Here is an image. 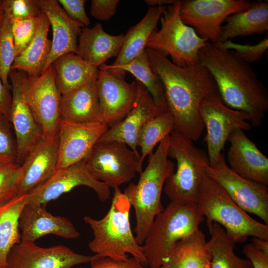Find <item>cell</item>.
<instances>
[{
  "instance_id": "1",
  "label": "cell",
  "mask_w": 268,
  "mask_h": 268,
  "mask_svg": "<svg viewBox=\"0 0 268 268\" xmlns=\"http://www.w3.org/2000/svg\"><path fill=\"white\" fill-rule=\"evenodd\" d=\"M145 50L150 66L163 84L168 110L175 120L174 131L193 141L198 140L204 129L199 113L200 104L219 92L212 75L200 61L180 67L165 54Z\"/></svg>"
},
{
  "instance_id": "2",
  "label": "cell",
  "mask_w": 268,
  "mask_h": 268,
  "mask_svg": "<svg viewBox=\"0 0 268 268\" xmlns=\"http://www.w3.org/2000/svg\"><path fill=\"white\" fill-rule=\"evenodd\" d=\"M199 57L212 75L224 104L247 113L251 126H260L268 109V93L250 65L218 43L208 42Z\"/></svg>"
},
{
  "instance_id": "3",
  "label": "cell",
  "mask_w": 268,
  "mask_h": 268,
  "mask_svg": "<svg viewBox=\"0 0 268 268\" xmlns=\"http://www.w3.org/2000/svg\"><path fill=\"white\" fill-rule=\"evenodd\" d=\"M131 205L119 187L114 189L111 207L100 219L89 216L83 217L91 228L94 238L88 244L96 255L115 260L127 259L130 254L147 266L142 245L134 236L131 226Z\"/></svg>"
},
{
  "instance_id": "4",
  "label": "cell",
  "mask_w": 268,
  "mask_h": 268,
  "mask_svg": "<svg viewBox=\"0 0 268 268\" xmlns=\"http://www.w3.org/2000/svg\"><path fill=\"white\" fill-rule=\"evenodd\" d=\"M169 135L162 140L155 152L149 156L146 168L139 174L137 184L131 183L124 193L134 209L135 239L142 245L156 217L163 209L161 196L167 178L175 171L174 163L168 159Z\"/></svg>"
},
{
  "instance_id": "5",
  "label": "cell",
  "mask_w": 268,
  "mask_h": 268,
  "mask_svg": "<svg viewBox=\"0 0 268 268\" xmlns=\"http://www.w3.org/2000/svg\"><path fill=\"white\" fill-rule=\"evenodd\" d=\"M196 204L200 214L207 218L206 223L219 224L234 243L245 242L249 237L268 240V224L249 216L205 174L199 187Z\"/></svg>"
},
{
  "instance_id": "6",
  "label": "cell",
  "mask_w": 268,
  "mask_h": 268,
  "mask_svg": "<svg viewBox=\"0 0 268 268\" xmlns=\"http://www.w3.org/2000/svg\"><path fill=\"white\" fill-rule=\"evenodd\" d=\"M203 219L196 203L171 201L156 216L142 245L149 268H160L176 244L199 229Z\"/></svg>"
},
{
  "instance_id": "7",
  "label": "cell",
  "mask_w": 268,
  "mask_h": 268,
  "mask_svg": "<svg viewBox=\"0 0 268 268\" xmlns=\"http://www.w3.org/2000/svg\"><path fill=\"white\" fill-rule=\"evenodd\" d=\"M168 156L176 160L177 168L166 180L165 194L171 201L196 203L200 182L209 165L207 153L174 130L169 135Z\"/></svg>"
},
{
  "instance_id": "8",
  "label": "cell",
  "mask_w": 268,
  "mask_h": 268,
  "mask_svg": "<svg viewBox=\"0 0 268 268\" xmlns=\"http://www.w3.org/2000/svg\"><path fill=\"white\" fill-rule=\"evenodd\" d=\"M181 3L182 0H175L166 6L160 18L161 27L151 34L146 49L169 55L173 64L184 67L200 61V50L208 41L182 21L180 16Z\"/></svg>"
},
{
  "instance_id": "9",
  "label": "cell",
  "mask_w": 268,
  "mask_h": 268,
  "mask_svg": "<svg viewBox=\"0 0 268 268\" xmlns=\"http://www.w3.org/2000/svg\"><path fill=\"white\" fill-rule=\"evenodd\" d=\"M140 154L123 142H97L83 159L90 174L97 180L113 189L130 182L140 173Z\"/></svg>"
},
{
  "instance_id": "10",
  "label": "cell",
  "mask_w": 268,
  "mask_h": 268,
  "mask_svg": "<svg viewBox=\"0 0 268 268\" xmlns=\"http://www.w3.org/2000/svg\"><path fill=\"white\" fill-rule=\"evenodd\" d=\"M199 113L206 129L207 154L209 166H212L217 162L231 133L236 129L251 130L249 116L225 104L219 92L202 100Z\"/></svg>"
},
{
  "instance_id": "11",
  "label": "cell",
  "mask_w": 268,
  "mask_h": 268,
  "mask_svg": "<svg viewBox=\"0 0 268 268\" xmlns=\"http://www.w3.org/2000/svg\"><path fill=\"white\" fill-rule=\"evenodd\" d=\"M205 174L218 184L243 210L257 215L268 224V186L236 173L227 165L222 153L214 165L206 167Z\"/></svg>"
},
{
  "instance_id": "12",
  "label": "cell",
  "mask_w": 268,
  "mask_h": 268,
  "mask_svg": "<svg viewBox=\"0 0 268 268\" xmlns=\"http://www.w3.org/2000/svg\"><path fill=\"white\" fill-rule=\"evenodd\" d=\"M96 80L100 122L112 128L121 122L133 108L137 95L136 80L128 83L126 72L104 64Z\"/></svg>"
},
{
  "instance_id": "13",
  "label": "cell",
  "mask_w": 268,
  "mask_h": 268,
  "mask_svg": "<svg viewBox=\"0 0 268 268\" xmlns=\"http://www.w3.org/2000/svg\"><path fill=\"white\" fill-rule=\"evenodd\" d=\"M251 3L249 0H183L180 16L200 37L217 44L227 17L246 8Z\"/></svg>"
},
{
  "instance_id": "14",
  "label": "cell",
  "mask_w": 268,
  "mask_h": 268,
  "mask_svg": "<svg viewBox=\"0 0 268 268\" xmlns=\"http://www.w3.org/2000/svg\"><path fill=\"white\" fill-rule=\"evenodd\" d=\"M25 93L44 137L52 139L58 136L62 95L56 83L53 66L51 65L38 76L27 74Z\"/></svg>"
},
{
  "instance_id": "15",
  "label": "cell",
  "mask_w": 268,
  "mask_h": 268,
  "mask_svg": "<svg viewBox=\"0 0 268 268\" xmlns=\"http://www.w3.org/2000/svg\"><path fill=\"white\" fill-rule=\"evenodd\" d=\"M80 186L93 189L102 202L110 198V188L90 174L82 160L67 167L57 169L52 176L27 194V203L44 205Z\"/></svg>"
},
{
  "instance_id": "16",
  "label": "cell",
  "mask_w": 268,
  "mask_h": 268,
  "mask_svg": "<svg viewBox=\"0 0 268 268\" xmlns=\"http://www.w3.org/2000/svg\"><path fill=\"white\" fill-rule=\"evenodd\" d=\"M26 76L24 72L16 69H10L8 75L12 92L10 121L17 143V163L20 165L31 149L44 137L42 129L36 121L25 96Z\"/></svg>"
},
{
  "instance_id": "17",
  "label": "cell",
  "mask_w": 268,
  "mask_h": 268,
  "mask_svg": "<svg viewBox=\"0 0 268 268\" xmlns=\"http://www.w3.org/2000/svg\"><path fill=\"white\" fill-rule=\"evenodd\" d=\"M100 256L78 254L64 245L41 247L35 242H20L10 250L7 268H71L90 263Z\"/></svg>"
},
{
  "instance_id": "18",
  "label": "cell",
  "mask_w": 268,
  "mask_h": 268,
  "mask_svg": "<svg viewBox=\"0 0 268 268\" xmlns=\"http://www.w3.org/2000/svg\"><path fill=\"white\" fill-rule=\"evenodd\" d=\"M109 127L104 123H70L60 120L57 169L70 166L83 159Z\"/></svg>"
},
{
  "instance_id": "19",
  "label": "cell",
  "mask_w": 268,
  "mask_h": 268,
  "mask_svg": "<svg viewBox=\"0 0 268 268\" xmlns=\"http://www.w3.org/2000/svg\"><path fill=\"white\" fill-rule=\"evenodd\" d=\"M135 80L137 95L133 108L121 122L109 128L97 142H121L132 150H137L138 137L142 128L155 117L167 111L158 107L146 88Z\"/></svg>"
},
{
  "instance_id": "20",
  "label": "cell",
  "mask_w": 268,
  "mask_h": 268,
  "mask_svg": "<svg viewBox=\"0 0 268 268\" xmlns=\"http://www.w3.org/2000/svg\"><path fill=\"white\" fill-rule=\"evenodd\" d=\"M58 136L44 137L28 153L20 165L17 196L28 194L56 171L58 163Z\"/></svg>"
},
{
  "instance_id": "21",
  "label": "cell",
  "mask_w": 268,
  "mask_h": 268,
  "mask_svg": "<svg viewBox=\"0 0 268 268\" xmlns=\"http://www.w3.org/2000/svg\"><path fill=\"white\" fill-rule=\"evenodd\" d=\"M227 141L230 143L227 160L229 168L240 176L268 185V158L241 129L234 130Z\"/></svg>"
},
{
  "instance_id": "22",
  "label": "cell",
  "mask_w": 268,
  "mask_h": 268,
  "mask_svg": "<svg viewBox=\"0 0 268 268\" xmlns=\"http://www.w3.org/2000/svg\"><path fill=\"white\" fill-rule=\"evenodd\" d=\"M47 17L53 31L50 53L44 72L60 56L67 53L77 54L79 36L84 27L70 18L57 0H37Z\"/></svg>"
},
{
  "instance_id": "23",
  "label": "cell",
  "mask_w": 268,
  "mask_h": 268,
  "mask_svg": "<svg viewBox=\"0 0 268 268\" xmlns=\"http://www.w3.org/2000/svg\"><path fill=\"white\" fill-rule=\"evenodd\" d=\"M21 242H35L47 235H55L63 238L76 239L79 236L73 224L65 217L55 216L43 205L27 203L19 220Z\"/></svg>"
},
{
  "instance_id": "24",
  "label": "cell",
  "mask_w": 268,
  "mask_h": 268,
  "mask_svg": "<svg viewBox=\"0 0 268 268\" xmlns=\"http://www.w3.org/2000/svg\"><path fill=\"white\" fill-rule=\"evenodd\" d=\"M124 36V34L112 35L107 33L99 23L92 28L84 27L78 39L76 54L99 68L109 59L119 55Z\"/></svg>"
},
{
  "instance_id": "25",
  "label": "cell",
  "mask_w": 268,
  "mask_h": 268,
  "mask_svg": "<svg viewBox=\"0 0 268 268\" xmlns=\"http://www.w3.org/2000/svg\"><path fill=\"white\" fill-rule=\"evenodd\" d=\"M96 80L94 79L62 95L61 120L75 123L100 122Z\"/></svg>"
},
{
  "instance_id": "26",
  "label": "cell",
  "mask_w": 268,
  "mask_h": 268,
  "mask_svg": "<svg viewBox=\"0 0 268 268\" xmlns=\"http://www.w3.org/2000/svg\"><path fill=\"white\" fill-rule=\"evenodd\" d=\"M222 26L220 42L238 36L263 35L268 30V2H251L246 8L230 15Z\"/></svg>"
},
{
  "instance_id": "27",
  "label": "cell",
  "mask_w": 268,
  "mask_h": 268,
  "mask_svg": "<svg viewBox=\"0 0 268 268\" xmlns=\"http://www.w3.org/2000/svg\"><path fill=\"white\" fill-rule=\"evenodd\" d=\"M50 26L47 17L42 11L33 38L27 47L15 58L11 69L22 71L33 77L38 76L43 72L52 45V40L48 36Z\"/></svg>"
},
{
  "instance_id": "28",
  "label": "cell",
  "mask_w": 268,
  "mask_h": 268,
  "mask_svg": "<svg viewBox=\"0 0 268 268\" xmlns=\"http://www.w3.org/2000/svg\"><path fill=\"white\" fill-rule=\"evenodd\" d=\"M166 6L149 7L142 19L131 27L124 36L122 48L115 62L109 65L115 68L124 65L142 53Z\"/></svg>"
},
{
  "instance_id": "29",
  "label": "cell",
  "mask_w": 268,
  "mask_h": 268,
  "mask_svg": "<svg viewBox=\"0 0 268 268\" xmlns=\"http://www.w3.org/2000/svg\"><path fill=\"white\" fill-rule=\"evenodd\" d=\"M161 268H211V255L203 233L197 230L175 245Z\"/></svg>"
},
{
  "instance_id": "30",
  "label": "cell",
  "mask_w": 268,
  "mask_h": 268,
  "mask_svg": "<svg viewBox=\"0 0 268 268\" xmlns=\"http://www.w3.org/2000/svg\"><path fill=\"white\" fill-rule=\"evenodd\" d=\"M55 71V80L61 95L97 79L99 68L85 61L73 53L57 59L52 65Z\"/></svg>"
},
{
  "instance_id": "31",
  "label": "cell",
  "mask_w": 268,
  "mask_h": 268,
  "mask_svg": "<svg viewBox=\"0 0 268 268\" xmlns=\"http://www.w3.org/2000/svg\"><path fill=\"white\" fill-rule=\"evenodd\" d=\"M27 203V194L17 196L0 206V268H7V258L12 247L21 242L19 220Z\"/></svg>"
},
{
  "instance_id": "32",
  "label": "cell",
  "mask_w": 268,
  "mask_h": 268,
  "mask_svg": "<svg viewBox=\"0 0 268 268\" xmlns=\"http://www.w3.org/2000/svg\"><path fill=\"white\" fill-rule=\"evenodd\" d=\"M206 224L210 235L207 247L211 255V268H253L248 259L235 254V243L221 226L215 222Z\"/></svg>"
},
{
  "instance_id": "33",
  "label": "cell",
  "mask_w": 268,
  "mask_h": 268,
  "mask_svg": "<svg viewBox=\"0 0 268 268\" xmlns=\"http://www.w3.org/2000/svg\"><path fill=\"white\" fill-rule=\"evenodd\" d=\"M107 65L110 68L131 73L148 91L156 105L163 110L168 111L163 84L150 66L146 50L122 66L113 68Z\"/></svg>"
},
{
  "instance_id": "34",
  "label": "cell",
  "mask_w": 268,
  "mask_h": 268,
  "mask_svg": "<svg viewBox=\"0 0 268 268\" xmlns=\"http://www.w3.org/2000/svg\"><path fill=\"white\" fill-rule=\"evenodd\" d=\"M175 129V120L169 111L164 112L148 122L141 129L137 140V146L141 149L140 166L145 157L153 154L155 146Z\"/></svg>"
},
{
  "instance_id": "35",
  "label": "cell",
  "mask_w": 268,
  "mask_h": 268,
  "mask_svg": "<svg viewBox=\"0 0 268 268\" xmlns=\"http://www.w3.org/2000/svg\"><path fill=\"white\" fill-rule=\"evenodd\" d=\"M15 59V48L9 18L4 15L0 26V76L3 84L11 86L8 75Z\"/></svg>"
},
{
  "instance_id": "36",
  "label": "cell",
  "mask_w": 268,
  "mask_h": 268,
  "mask_svg": "<svg viewBox=\"0 0 268 268\" xmlns=\"http://www.w3.org/2000/svg\"><path fill=\"white\" fill-rule=\"evenodd\" d=\"M20 165L0 161V206L17 196Z\"/></svg>"
},
{
  "instance_id": "37",
  "label": "cell",
  "mask_w": 268,
  "mask_h": 268,
  "mask_svg": "<svg viewBox=\"0 0 268 268\" xmlns=\"http://www.w3.org/2000/svg\"><path fill=\"white\" fill-rule=\"evenodd\" d=\"M39 16L22 19L9 18L14 44L15 58L27 47L33 38L37 29Z\"/></svg>"
},
{
  "instance_id": "38",
  "label": "cell",
  "mask_w": 268,
  "mask_h": 268,
  "mask_svg": "<svg viewBox=\"0 0 268 268\" xmlns=\"http://www.w3.org/2000/svg\"><path fill=\"white\" fill-rule=\"evenodd\" d=\"M12 126L4 115L0 113V161L17 162V146L12 132Z\"/></svg>"
},
{
  "instance_id": "39",
  "label": "cell",
  "mask_w": 268,
  "mask_h": 268,
  "mask_svg": "<svg viewBox=\"0 0 268 268\" xmlns=\"http://www.w3.org/2000/svg\"><path fill=\"white\" fill-rule=\"evenodd\" d=\"M225 49L234 51L237 56L249 64L260 61L268 48V35L255 45L241 44L228 40L218 43Z\"/></svg>"
},
{
  "instance_id": "40",
  "label": "cell",
  "mask_w": 268,
  "mask_h": 268,
  "mask_svg": "<svg viewBox=\"0 0 268 268\" xmlns=\"http://www.w3.org/2000/svg\"><path fill=\"white\" fill-rule=\"evenodd\" d=\"M4 14L9 19L38 17L42 12L37 0H1Z\"/></svg>"
},
{
  "instance_id": "41",
  "label": "cell",
  "mask_w": 268,
  "mask_h": 268,
  "mask_svg": "<svg viewBox=\"0 0 268 268\" xmlns=\"http://www.w3.org/2000/svg\"><path fill=\"white\" fill-rule=\"evenodd\" d=\"M243 253L253 268H268V240L253 237L243 247Z\"/></svg>"
},
{
  "instance_id": "42",
  "label": "cell",
  "mask_w": 268,
  "mask_h": 268,
  "mask_svg": "<svg viewBox=\"0 0 268 268\" xmlns=\"http://www.w3.org/2000/svg\"><path fill=\"white\" fill-rule=\"evenodd\" d=\"M61 6L67 15L73 20L82 24L84 27L91 23L85 9L86 0H58Z\"/></svg>"
},
{
  "instance_id": "43",
  "label": "cell",
  "mask_w": 268,
  "mask_h": 268,
  "mask_svg": "<svg viewBox=\"0 0 268 268\" xmlns=\"http://www.w3.org/2000/svg\"><path fill=\"white\" fill-rule=\"evenodd\" d=\"M90 264L89 268H150L134 257L123 260H115L100 256L91 262Z\"/></svg>"
},
{
  "instance_id": "44",
  "label": "cell",
  "mask_w": 268,
  "mask_h": 268,
  "mask_svg": "<svg viewBox=\"0 0 268 268\" xmlns=\"http://www.w3.org/2000/svg\"><path fill=\"white\" fill-rule=\"evenodd\" d=\"M119 0H92L91 15L99 20H109L116 13Z\"/></svg>"
},
{
  "instance_id": "45",
  "label": "cell",
  "mask_w": 268,
  "mask_h": 268,
  "mask_svg": "<svg viewBox=\"0 0 268 268\" xmlns=\"http://www.w3.org/2000/svg\"><path fill=\"white\" fill-rule=\"evenodd\" d=\"M11 91V86L3 84L0 76V113L4 115L9 121L12 103Z\"/></svg>"
},
{
  "instance_id": "46",
  "label": "cell",
  "mask_w": 268,
  "mask_h": 268,
  "mask_svg": "<svg viewBox=\"0 0 268 268\" xmlns=\"http://www.w3.org/2000/svg\"><path fill=\"white\" fill-rule=\"evenodd\" d=\"M175 0H145V3L150 7L161 6L170 5L175 2Z\"/></svg>"
},
{
  "instance_id": "47",
  "label": "cell",
  "mask_w": 268,
  "mask_h": 268,
  "mask_svg": "<svg viewBox=\"0 0 268 268\" xmlns=\"http://www.w3.org/2000/svg\"><path fill=\"white\" fill-rule=\"evenodd\" d=\"M5 15L4 10L3 9L1 1L0 0V26Z\"/></svg>"
},
{
  "instance_id": "48",
  "label": "cell",
  "mask_w": 268,
  "mask_h": 268,
  "mask_svg": "<svg viewBox=\"0 0 268 268\" xmlns=\"http://www.w3.org/2000/svg\"></svg>"
}]
</instances>
